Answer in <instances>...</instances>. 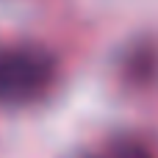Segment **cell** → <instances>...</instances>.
Returning <instances> with one entry per match:
<instances>
[{
	"label": "cell",
	"instance_id": "obj_2",
	"mask_svg": "<svg viewBox=\"0 0 158 158\" xmlns=\"http://www.w3.org/2000/svg\"><path fill=\"white\" fill-rule=\"evenodd\" d=\"M83 158H153V147L139 136H119L106 147L86 153Z\"/></svg>",
	"mask_w": 158,
	"mask_h": 158
},
{
	"label": "cell",
	"instance_id": "obj_3",
	"mask_svg": "<svg viewBox=\"0 0 158 158\" xmlns=\"http://www.w3.org/2000/svg\"><path fill=\"white\" fill-rule=\"evenodd\" d=\"M125 67H128V72H131L136 81H147V78L158 69V53L153 47H136V50L128 56Z\"/></svg>",
	"mask_w": 158,
	"mask_h": 158
},
{
	"label": "cell",
	"instance_id": "obj_1",
	"mask_svg": "<svg viewBox=\"0 0 158 158\" xmlns=\"http://www.w3.org/2000/svg\"><path fill=\"white\" fill-rule=\"evenodd\" d=\"M58 81V58L33 42H0V106H31Z\"/></svg>",
	"mask_w": 158,
	"mask_h": 158
}]
</instances>
